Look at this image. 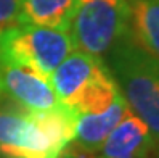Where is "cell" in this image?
Wrapping results in <instances>:
<instances>
[{
	"label": "cell",
	"instance_id": "obj_11",
	"mask_svg": "<svg viewBox=\"0 0 159 158\" xmlns=\"http://www.w3.org/2000/svg\"><path fill=\"white\" fill-rule=\"evenodd\" d=\"M21 23L20 0H0V31Z\"/></svg>",
	"mask_w": 159,
	"mask_h": 158
},
{
	"label": "cell",
	"instance_id": "obj_9",
	"mask_svg": "<svg viewBox=\"0 0 159 158\" xmlns=\"http://www.w3.org/2000/svg\"><path fill=\"white\" fill-rule=\"evenodd\" d=\"M125 2L129 5V37L159 60V0Z\"/></svg>",
	"mask_w": 159,
	"mask_h": 158
},
{
	"label": "cell",
	"instance_id": "obj_2",
	"mask_svg": "<svg viewBox=\"0 0 159 158\" xmlns=\"http://www.w3.org/2000/svg\"><path fill=\"white\" fill-rule=\"evenodd\" d=\"M106 65L130 111L148 126L159 152V60L127 36L109 50Z\"/></svg>",
	"mask_w": 159,
	"mask_h": 158
},
{
	"label": "cell",
	"instance_id": "obj_3",
	"mask_svg": "<svg viewBox=\"0 0 159 158\" xmlns=\"http://www.w3.org/2000/svg\"><path fill=\"white\" fill-rule=\"evenodd\" d=\"M58 97L77 115L108 110L120 97L119 87L103 58L74 50L52 74Z\"/></svg>",
	"mask_w": 159,
	"mask_h": 158
},
{
	"label": "cell",
	"instance_id": "obj_6",
	"mask_svg": "<svg viewBox=\"0 0 159 158\" xmlns=\"http://www.w3.org/2000/svg\"><path fill=\"white\" fill-rule=\"evenodd\" d=\"M0 86L20 108L47 111L66 107L58 97L50 79L32 69L0 63Z\"/></svg>",
	"mask_w": 159,
	"mask_h": 158
},
{
	"label": "cell",
	"instance_id": "obj_13",
	"mask_svg": "<svg viewBox=\"0 0 159 158\" xmlns=\"http://www.w3.org/2000/svg\"><path fill=\"white\" fill-rule=\"evenodd\" d=\"M0 92H2V86H0Z\"/></svg>",
	"mask_w": 159,
	"mask_h": 158
},
{
	"label": "cell",
	"instance_id": "obj_4",
	"mask_svg": "<svg viewBox=\"0 0 159 158\" xmlns=\"http://www.w3.org/2000/svg\"><path fill=\"white\" fill-rule=\"evenodd\" d=\"M76 50L69 32L20 23L0 31V63L32 69L52 81L58 65Z\"/></svg>",
	"mask_w": 159,
	"mask_h": 158
},
{
	"label": "cell",
	"instance_id": "obj_10",
	"mask_svg": "<svg viewBox=\"0 0 159 158\" xmlns=\"http://www.w3.org/2000/svg\"><path fill=\"white\" fill-rule=\"evenodd\" d=\"M77 0H20L21 23L69 32Z\"/></svg>",
	"mask_w": 159,
	"mask_h": 158
},
{
	"label": "cell",
	"instance_id": "obj_7",
	"mask_svg": "<svg viewBox=\"0 0 159 158\" xmlns=\"http://www.w3.org/2000/svg\"><path fill=\"white\" fill-rule=\"evenodd\" d=\"M95 158H159V152L148 126L129 111L108 136Z\"/></svg>",
	"mask_w": 159,
	"mask_h": 158
},
{
	"label": "cell",
	"instance_id": "obj_1",
	"mask_svg": "<svg viewBox=\"0 0 159 158\" xmlns=\"http://www.w3.org/2000/svg\"><path fill=\"white\" fill-rule=\"evenodd\" d=\"M79 115L68 107L0 111V158H57L76 136Z\"/></svg>",
	"mask_w": 159,
	"mask_h": 158
},
{
	"label": "cell",
	"instance_id": "obj_8",
	"mask_svg": "<svg viewBox=\"0 0 159 158\" xmlns=\"http://www.w3.org/2000/svg\"><path fill=\"white\" fill-rule=\"evenodd\" d=\"M130 111L125 98L120 95L108 110L95 115H79L76 136L72 144L80 150L97 153L105 144L113 129L122 121V118Z\"/></svg>",
	"mask_w": 159,
	"mask_h": 158
},
{
	"label": "cell",
	"instance_id": "obj_12",
	"mask_svg": "<svg viewBox=\"0 0 159 158\" xmlns=\"http://www.w3.org/2000/svg\"><path fill=\"white\" fill-rule=\"evenodd\" d=\"M57 158H95V153L84 152V150H80L79 147H76V145L71 142Z\"/></svg>",
	"mask_w": 159,
	"mask_h": 158
},
{
	"label": "cell",
	"instance_id": "obj_5",
	"mask_svg": "<svg viewBox=\"0 0 159 158\" xmlns=\"http://www.w3.org/2000/svg\"><path fill=\"white\" fill-rule=\"evenodd\" d=\"M69 36L76 50L103 58L129 36L125 0H77Z\"/></svg>",
	"mask_w": 159,
	"mask_h": 158
}]
</instances>
